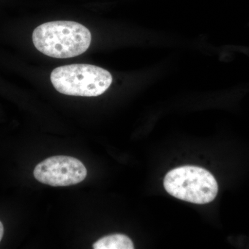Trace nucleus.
Segmentation results:
<instances>
[{
    "label": "nucleus",
    "mask_w": 249,
    "mask_h": 249,
    "mask_svg": "<svg viewBox=\"0 0 249 249\" xmlns=\"http://www.w3.org/2000/svg\"><path fill=\"white\" fill-rule=\"evenodd\" d=\"M32 39L36 48L47 56L70 58L81 55L89 49L91 34L80 23L54 21L36 28Z\"/></svg>",
    "instance_id": "nucleus-1"
},
{
    "label": "nucleus",
    "mask_w": 249,
    "mask_h": 249,
    "mask_svg": "<svg viewBox=\"0 0 249 249\" xmlns=\"http://www.w3.org/2000/svg\"><path fill=\"white\" fill-rule=\"evenodd\" d=\"M50 78L58 92L86 97L103 94L112 83V76L109 71L88 64L57 67L51 73Z\"/></svg>",
    "instance_id": "nucleus-2"
},
{
    "label": "nucleus",
    "mask_w": 249,
    "mask_h": 249,
    "mask_svg": "<svg viewBox=\"0 0 249 249\" xmlns=\"http://www.w3.org/2000/svg\"><path fill=\"white\" fill-rule=\"evenodd\" d=\"M163 185L170 196L193 204L211 202L218 193L213 175L207 170L192 165L170 170L165 175Z\"/></svg>",
    "instance_id": "nucleus-3"
},
{
    "label": "nucleus",
    "mask_w": 249,
    "mask_h": 249,
    "mask_svg": "<svg viewBox=\"0 0 249 249\" xmlns=\"http://www.w3.org/2000/svg\"><path fill=\"white\" fill-rule=\"evenodd\" d=\"M88 175L84 164L74 157L55 156L36 165L34 178L52 186H68L82 182Z\"/></svg>",
    "instance_id": "nucleus-4"
},
{
    "label": "nucleus",
    "mask_w": 249,
    "mask_h": 249,
    "mask_svg": "<svg viewBox=\"0 0 249 249\" xmlns=\"http://www.w3.org/2000/svg\"><path fill=\"white\" fill-rule=\"evenodd\" d=\"M94 249H134L132 241L123 234L105 236L93 245Z\"/></svg>",
    "instance_id": "nucleus-5"
},
{
    "label": "nucleus",
    "mask_w": 249,
    "mask_h": 249,
    "mask_svg": "<svg viewBox=\"0 0 249 249\" xmlns=\"http://www.w3.org/2000/svg\"><path fill=\"white\" fill-rule=\"evenodd\" d=\"M4 229L2 223L0 221V242L2 240L3 235H4Z\"/></svg>",
    "instance_id": "nucleus-6"
}]
</instances>
